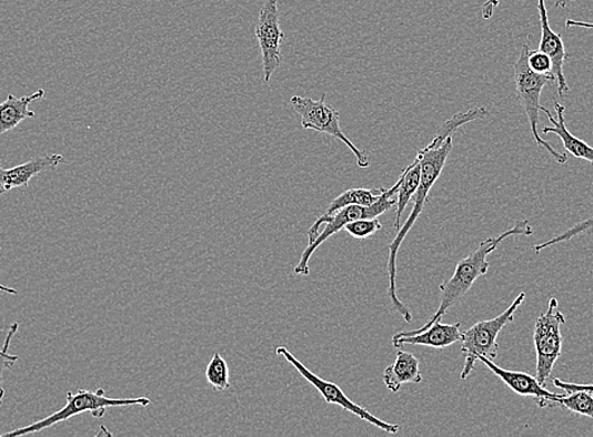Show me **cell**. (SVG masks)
Listing matches in <instances>:
<instances>
[{"label":"cell","mask_w":593,"mask_h":437,"mask_svg":"<svg viewBox=\"0 0 593 437\" xmlns=\"http://www.w3.org/2000/svg\"><path fill=\"white\" fill-rule=\"evenodd\" d=\"M453 141L452 136L446 139L441 145H432L421 149L416 157H419L421 163V183L419 190H416L413 195L414 206L412 209L411 215L408 216L404 225L398 230V234L389 245V258H388V275H389V287L388 296L391 299L393 308L396 313H400L403 316V319L406 323H412L413 315L408 306L398 297L396 295V257L398 251H400L401 245L404 238L410 234V231L413 228L416 220L420 218L422 212L424 211L425 203H428L430 193L433 189L435 182L439 181L444 165L449 160V156L452 152Z\"/></svg>","instance_id":"cell-1"},{"label":"cell","mask_w":593,"mask_h":437,"mask_svg":"<svg viewBox=\"0 0 593 437\" xmlns=\"http://www.w3.org/2000/svg\"><path fill=\"white\" fill-rule=\"evenodd\" d=\"M533 232L530 221L521 220L516 221L514 226L503 232L502 235L484 240L475 253H472L470 256L458 263L455 273H453L451 278L440 285L442 297L438 312L431 316L430 321L425 323L423 327L403 333H419L430 328L433 323L441 321L442 316L471 291V287L474 286L478 278L488 274L490 267L488 256L493 254L503 241L512 236H531Z\"/></svg>","instance_id":"cell-2"},{"label":"cell","mask_w":593,"mask_h":437,"mask_svg":"<svg viewBox=\"0 0 593 437\" xmlns=\"http://www.w3.org/2000/svg\"><path fill=\"white\" fill-rule=\"evenodd\" d=\"M67 398V405L58 413L44 417L43 420L21 427V429L0 434V437H17L40 433L56 424L68 421L71 417L87 413L91 414L92 417L100 418L107 414L108 407H147L151 405V399L148 397L110 398L105 396V390L101 388L97 390L79 389L78 393H68Z\"/></svg>","instance_id":"cell-3"},{"label":"cell","mask_w":593,"mask_h":437,"mask_svg":"<svg viewBox=\"0 0 593 437\" xmlns=\"http://www.w3.org/2000/svg\"><path fill=\"white\" fill-rule=\"evenodd\" d=\"M530 50V42H525L515 63L514 83L516 98L521 102L527 120H530L532 135L536 145L545 149L555 162L563 165L569 162V155L555 151L549 142L543 141L539 130L542 91L549 83L555 82V78L553 73H536L530 68V64H527Z\"/></svg>","instance_id":"cell-4"},{"label":"cell","mask_w":593,"mask_h":437,"mask_svg":"<svg viewBox=\"0 0 593 437\" xmlns=\"http://www.w3.org/2000/svg\"><path fill=\"white\" fill-rule=\"evenodd\" d=\"M525 301V293L519 294L511 306L493 319L481 321L462 333V355L465 365L461 370V379H468L480 357L495 360L499 356V334L506 325L514 322L515 313Z\"/></svg>","instance_id":"cell-5"},{"label":"cell","mask_w":593,"mask_h":437,"mask_svg":"<svg viewBox=\"0 0 593 437\" xmlns=\"http://www.w3.org/2000/svg\"><path fill=\"white\" fill-rule=\"evenodd\" d=\"M398 189H400V180H398L392 189H384L382 194H380V197L373 204H370V206H358V204H352V206H348L333 213V215L328 218L326 223H324V228L320 232L316 240L304 248L300 263L294 267V274L309 276V264L314 251H316L324 241L344 230L348 223L358 220L378 218L379 216H382L383 213L393 209L396 204Z\"/></svg>","instance_id":"cell-6"},{"label":"cell","mask_w":593,"mask_h":437,"mask_svg":"<svg viewBox=\"0 0 593 437\" xmlns=\"http://www.w3.org/2000/svg\"><path fill=\"white\" fill-rule=\"evenodd\" d=\"M566 323L560 311L557 297H551L549 309L536 319L533 341L536 353L535 377L545 387L552 376L555 362L562 355V325Z\"/></svg>","instance_id":"cell-7"},{"label":"cell","mask_w":593,"mask_h":437,"mask_svg":"<svg viewBox=\"0 0 593 437\" xmlns=\"http://www.w3.org/2000/svg\"><path fill=\"white\" fill-rule=\"evenodd\" d=\"M324 99H326V94H323L320 100L302 98L299 95H294L291 99L293 110L301 116L302 128L316 130L319 133L339 139V141L348 145L350 151L354 153L360 169H368L370 165L369 155L365 152L360 151V149L350 141L348 135L342 132L340 128L339 111L326 104Z\"/></svg>","instance_id":"cell-8"},{"label":"cell","mask_w":593,"mask_h":437,"mask_svg":"<svg viewBox=\"0 0 593 437\" xmlns=\"http://www.w3.org/2000/svg\"><path fill=\"white\" fill-rule=\"evenodd\" d=\"M275 352L278 356L283 357L287 362H290L296 372H300V375L319 390L320 395L324 399V403L328 405H338L344 408L345 411L359 417L360 420H364L388 434H396L400 431V426L380 420L379 417L370 414L364 407L352 403L351 399L344 394V390H342L336 384H332L330 380L314 375L313 372L305 367L300 359H296V357H294L285 347H277Z\"/></svg>","instance_id":"cell-9"},{"label":"cell","mask_w":593,"mask_h":437,"mask_svg":"<svg viewBox=\"0 0 593 437\" xmlns=\"http://www.w3.org/2000/svg\"><path fill=\"white\" fill-rule=\"evenodd\" d=\"M255 37L262 52L264 83H270L282 62L281 48L284 40L278 14V0H265L259 12Z\"/></svg>","instance_id":"cell-10"},{"label":"cell","mask_w":593,"mask_h":437,"mask_svg":"<svg viewBox=\"0 0 593 437\" xmlns=\"http://www.w3.org/2000/svg\"><path fill=\"white\" fill-rule=\"evenodd\" d=\"M481 364H484L494 375H496L503 383L514 390L515 394L532 397L536 399L540 407L559 406L560 399L564 396L561 394L550 393L539 383L536 377L525 374V372L507 370L497 367L494 360L480 357Z\"/></svg>","instance_id":"cell-11"},{"label":"cell","mask_w":593,"mask_h":437,"mask_svg":"<svg viewBox=\"0 0 593 437\" xmlns=\"http://www.w3.org/2000/svg\"><path fill=\"white\" fill-rule=\"evenodd\" d=\"M539 12L542 28V40L540 51L550 55L553 64L552 73L557 82V96L562 98L570 92L566 78H564L563 67L570 58L561 34L555 33L550 24L549 14H546L545 0H539Z\"/></svg>","instance_id":"cell-12"},{"label":"cell","mask_w":593,"mask_h":437,"mask_svg":"<svg viewBox=\"0 0 593 437\" xmlns=\"http://www.w3.org/2000/svg\"><path fill=\"white\" fill-rule=\"evenodd\" d=\"M461 323L443 324L441 321L435 322L430 328L419 333L404 334L396 333L392 339L395 348L404 346H423L435 349H443L461 341Z\"/></svg>","instance_id":"cell-13"},{"label":"cell","mask_w":593,"mask_h":437,"mask_svg":"<svg viewBox=\"0 0 593 437\" xmlns=\"http://www.w3.org/2000/svg\"><path fill=\"white\" fill-rule=\"evenodd\" d=\"M64 162L67 161L61 154H46L34 156L31 161L11 170H6L0 165V189L6 192L13 189H27L33 176L54 171Z\"/></svg>","instance_id":"cell-14"},{"label":"cell","mask_w":593,"mask_h":437,"mask_svg":"<svg viewBox=\"0 0 593 437\" xmlns=\"http://www.w3.org/2000/svg\"><path fill=\"white\" fill-rule=\"evenodd\" d=\"M554 108L555 113H557V119L552 116L550 109L541 106V111H544L546 116H549L551 124L553 125L543 128V134L557 135L561 139L564 149H566L572 156L593 164V146L581 141L580 138L570 132L566 125V120H564V110L566 109H564L560 102H555Z\"/></svg>","instance_id":"cell-15"},{"label":"cell","mask_w":593,"mask_h":437,"mask_svg":"<svg viewBox=\"0 0 593 437\" xmlns=\"http://www.w3.org/2000/svg\"><path fill=\"white\" fill-rule=\"evenodd\" d=\"M422 380L420 360L410 352H398L394 364L383 372V383L394 394L405 384H421Z\"/></svg>","instance_id":"cell-16"},{"label":"cell","mask_w":593,"mask_h":437,"mask_svg":"<svg viewBox=\"0 0 593 437\" xmlns=\"http://www.w3.org/2000/svg\"><path fill=\"white\" fill-rule=\"evenodd\" d=\"M383 190L384 189H352L341 193L339 197L330 203L326 212H324L323 215L320 216L309 230V245L316 240L320 234L321 226L326 223L328 218L331 217L333 213H336L338 211L348 206H352V204H358V206H370V204H373L380 197V194H382Z\"/></svg>","instance_id":"cell-17"},{"label":"cell","mask_w":593,"mask_h":437,"mask_svg":"<svg viewBox=\"0 0 593 437\" xmlns=\"http://www.w3.org/2000/svg\"><path fill=\"white\" fill-rule=\"evenodd\" d=\"M44 90L40 89L32 95L16 98L8 95L7 100L0 104V135L11 132L14 128L24 122L26 119L34 118V111L30 109L33 101L42 99Z\"/></svg>","instance_id":"cell-18"},{"label":"cell","mask_w":593,"mask_h":437,"mask_svg":"<svg viewBox=\"0 0 593 437\" xmlns=\"http://www.w3.org/2000/svg\"><path fill=\"white\" fill-rule=\"evenodd\" d=\"M421 183V163L419 157L415 156L414 162L408 165L402 175L400 176V189L396 192V212L394 227L401 228V218L403 212L406 209V204L410 203L419 190Z\"/></svg>","instance_id":"cell-19"},{"label":"cell","mask_w":593,"mask_h":437,"mask_svg":"<svg viewBox=\"0 0 593 437\" xmlns=\"http://www.w3.org/2000/svg\"><path fill=\"white\" fill-rule=\"evenodd\" d=\"M490 115L489 109L484 106L472 108L466 111V113H458L453 115L446 123H443L439 130V133L435 134L433 141L430 143L432 145H441L446 139L453 135L456 130L471 122H476V120L485 119Z\"/></svg>","instance_id":"cell-20"},{"label":"cell","mask_w":593,"mask_h":437,"mask_svg":"<svg viewBox=\"0 0 593 437\" xmlns=\"http://www.w3.org/2000/svg\"><path fill=\"white\" fill-rule=\"evenodd\" d=\"M559 406L566 408V410L593 418V393L586 389L574 390L564 395L559 403Z\"/></svg>","instance_id":"cell-21"},{"label":"cell","mask_w":593,"mask_h":437,"mask_svg":"<svg viewBox=\"0 0 593 437\" xmlns=\"http://www.w3.org/2000/svg\"><path fill=\"white\" fill-rule=\"evenodd\" d=\"M207 379L218 393H224V390L230 388L229 366L220 353H215L212 356L207 368Z\"/></svg>","instance_id":"cell-22"},{"label":"cell","mask_w":593,"mask_h":437,"mask_svg":"<svg viewBox=\"0 0 593 437\" xmlns=\"http://www.w3.org/2000/svg\"><path fill=\"white\" fill-rule=\"evenodd\" d=\"M17 331H18V323H13L11 327L8 328L3 349H0V407H2L3 405V399L6 395V390L3 387L4 372L8 368H11L16 364L18 358H20L18 356L9 355V347H11V342Z\"/></svg>","instance_id":"cell-23"},{"label":"cell","mask_w":593,"mask_h":437,"mask_svg":"<svg viewBox=\"0 0 593 437\" xmlns=\"http://www.w3.org/2000/svg\"><path fill=\"white\" fill-rule=\"evenodd\" d=\"M593 230V216L577 223V225L572 226L567 231H564L563 234L559 236H554L553 238L545 241V243L535 245L533 247L534 253L539 254L542 250L552 247L554 245H559L562 243H566V241L572 240L573 237L580 236L583 234V232H587Z\"/></svg>","instance_id":"cell-24"},{"label":"cell","mask_w":593,"mask_h":437,"mask_svg":"<svg viewBox=\"0 0 593 437\" xmlns=\"http://www.w3.org/2000/svg\"><path fill=\"white\" fill-rule=\"evenodd\" d=\"M383 228V223L376 218L373 220H358L348 223L344 230L354 238H368L376 234L378 231Z\"/></svg>","instance_id":"cell-25"},{"label":"cell","mask_w":593,"mask_h":437,"mask_svg":"<svg viewBox=\"0 0 593 437\" xmlns=\"http://www.w3.org/2000/svg\"><path fill=\"white\" fill-rule=\"evenodd\" d=\"M527 64L536 73H552L553 64L550 55L540 50H530Z\"/></svg>","instance_id":"cell-26"},{"label":"cell","mask_w":593,"mask_h":437,"mask_svg":"<svg viewBox=\"0 0 593 437\" xmlns=\"http://www.w3.org/2000/svg\"><path fill=\"white\" fill-rule=\"evenodd\" d=\"M553 385L555 387L561 388L562 390H564V393H567V394L574 393V390H580V389H586V390H590V393H593V385H580V384L564 383V380H561L560 378H554Z\"/></svg>","instance_id":"cell-27"},{"label":"cell","mask_w":593,"mask_h":437,"mask_svg":"<svg viewBox=\"0 0 593 437\" xmlns=\"http://www.w3.org/2000/svg\"><path fill=\"white\" fill-rule=\"evenodd\" d=\"M499 6V0H488V2L483 6V18L484 20H490L491 17H493L495 8Z\"/></svg>","instance_id":"cell-28"},{"label":"cell","mask_w":593,"mask_h":437,"mask_svg":"<svg viewBox=\"0 0 593 437\" xmlns=\"http://www.w3.org/2000/svg\"><path fill=\"white\" fill-rule=\"evenodd\" d=\"M571 27H579V28H586V30H593V22H583V21H576V20H567L566 28Z\"/></svg>","instance_id":"cell-29"},{"label":"cell","mask_w":593,"mask_h":437,"mask_svg":"<svg viewBox=\"0 0 593 437\" xmlns=\"http://www.w3.org/2000/svg\"><path fill=\"white\" fill-rule=\"evenodd\" d=\"M577 2V0H554L555 8H567L571 3Z\"/></svg>","instance_id":"cell-30"},{"label":"cell","mask_w":593,"mask_h":437,"mask_svg":"<svg viewBox=\"0 0 593 437\" xmlns=\"http://www.w3.org/2000/svg\"><path fill=\"white\" fill-rule=\"evenodd\" d=\"M0 292L9 295H18V292L11 286L0 285Z\"/></svg>","instance_id":"cell-31"},{"label":"cell","mask_w":593,"mask_h":437,"mask_svg":"<svg viewBox=\"0 0 593 437\" xmlns=\"http://www.w3.org/2000/svg\"><path fill=\"white\" fill-rule=\"evenodd\" d=\"M104 434H107L109 436L111 435V433L108 431L107 427L103 425V426H100V431L97 434V436L104 435Z\"/></svg>","instance_id":"cell-32"},{"label":"cell","mask_w":593,"mask_h":437,"mask_svg":"<svg viewBox=\"0 0 593 437\" xmlns=\"http://www.w3.org/2000/svg\"><path fill=\"white\" fill-rule=\"evenodd\" d=\"M7 193L4 190L0 189V197H2V195Z\"/></svg>","instance_id":"cell-33"}]
</instances>
